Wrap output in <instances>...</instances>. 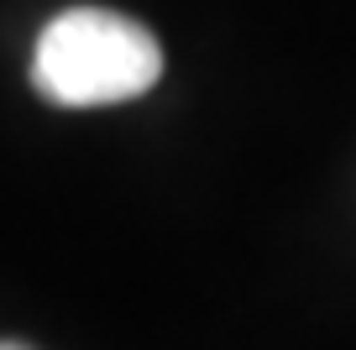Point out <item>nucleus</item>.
Wrapping results in <instances>:
<instances>
[{
  "mask_svg": "<svg viewBox=\"0 0 356 350\" xmlns=\"http://www.w3.org/2000/svg\"><path fill=\"white\" fill-rule=\"evenodd\" d=\"M0 350H32V345H22V340H0Z\"/></svg>",
  "mask_w": 356,
  "mask_h": 350,
  "instance_id": "nucleus-2",
  "label": "nucleus"
},
{
  "mask_svg": "<svg viewBox=\"0 0 356 350\" xmlns=\"http://www.w3.org/2000/svg\"><path fill=\"white\" fill-rule=\"evenodd\" d=\"M163 74V47L131 16L100 11V6H74L53 16L37 37L32 84L42 99L63 110H100L126 105L147 94Z\"/></svg>",
  "mask_w": 356,
  "mask_h": 350,
  "instance_id": "nucleus-1",
  "label": "nucleus"
}]
</instances>
